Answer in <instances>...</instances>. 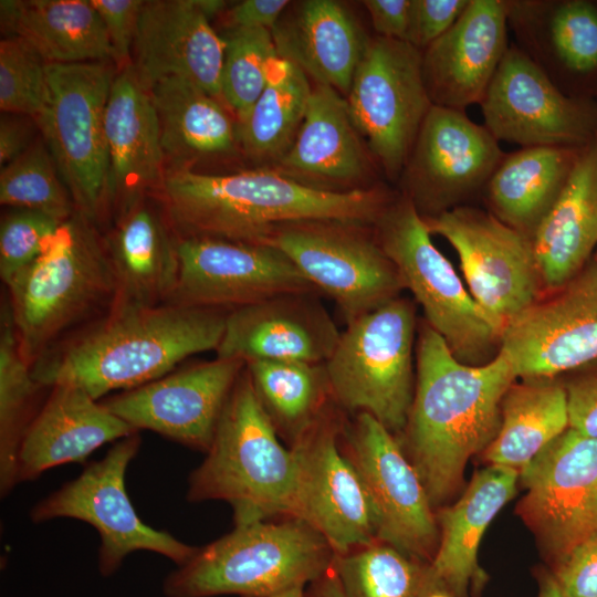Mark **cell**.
Instances as JSON below:
<instances>
[{
    "label": "cell",
    "instance_id": "17",
    "mask_svg": "<svg viewBox=\"0 0 597 597\" xmlns=\"http://www.w3.org/2000/svg\"><path fill=\"white\" fill-rule=\"evenodd\" d=\"M178 258L170 302L229 312L283 293H320L290 258L268 243L179 238Z\"/></svg>",
    "mask_w": 597,
    "mask_h": 597
},
{
    "label": "cell",
    "instance_id": "39",
    "mask_svg": "<svg viewBox=\"0 0 597 597\" xmlns=\"http://www.w3.org/2000/svg\"><path fill=\"white\" fill-rule=\"evenodd\" d=\"M43 388L22 354L8 297L0 325V490L7 495L17 485V458L23 433L36 412L35 398Z\"/></svg>",
    "mask_w": 597,
    "mask_h": 597
},
{
    "label": "cell",
    "instance_id": "31",
    "mask_svg": "<svg viewBox=\"0 0 597 597\" xmlns=\"http://www.w3.org/2000/svg\"><path fill=\"white\" fill-rule=\"evenodd\" d=\"M2 30L25 41L46 64L112 60L105 27L90 0H2Z\"/></svg>",
    "mask_w": 597,
    "mask_h": 597
},
{
    "label": "cell",
    "instance_id": "19",
    "mask_svg": "<svg viewBox=\"0 0 597 597\" xmlns=\"http://www.w3.org/2000/svg\"><path fill=\"white\" fill-rule=\"evenodd\" d=\"M504 327L500 353L515 377L553 378L597 358V263Z\"/></svg>",
    "mask_w": 597,
    "mask_h": 597
},
{
    "label": "cell",
    "instance_id": "10",
    "mask_svg": "<svg viewBox=\"0 0 597 597\" xmlns=\"http://www.w3.org/2000/svg\"><path fill=\"white\" fill-rule=\"evenodd\" d=\"M49 106L38 127L77 211L104 218L107 153L104 116L115 78L105 62L46 64Z\"/></svg>",
    "mask_w": 597,
    "mask_h": 597
},
{
    "label": "cell",
    "instance_id": "46",
    "mask_svg": "<svg viewBox=\"0 0 597 597\" xmlns=\"http://www.w3.org/2000/svg\"><path fill=\"white\" fill-rule=\"evenodd\" d=\"M470 0H411L406 42L423 51L460 18Z\"/></svg>",
    "mask_w": 597,
    "mask_h": 597
},
{
    "label": "cell",
    "instance_id": "42",
    "mask_svg": "<svg viewBox=\"0 0 597 597\" xmlns=\"http://www.w3.org/2000/svg\"><path fill=\"white\" fill-rule=\"evenodd\" d=\"M46 63L22 39L0 42V108L30 117L39 127L49 106Z\"/></svg>",
    "mask_w": 597,
    "mask_h": 597
},
{
    "label": "cell",
    "instance_id": "30",
    "mask_svg": "<svg viewBox=\"0 0 597 597\" xmlns=\"http://www.w3.org/2000/svg\"><path fill=\"white\" fill-rule=\"evenodd\" d=\"M542 284L557 290L597 248V132L578 150L558 198L533 237Z\"/></svg>",
    "mask_w": 597,
    "mask_h": 597
},
{
    "label": "cell",
    "instance_id": "47",
    "mask_svg": "<svg viewBox=\"0 0 597 597\" xmlns=\"http://www.w3.org/2000/svg\"><path fill=\"white\" fill-rule=\"evenodd\" d=\"M551 574L566 597H597V535L553 563Z\"/></svg>",
    "mask_w": 597,
    "mask_h": 597
},
{
    "label": "cell",
    "instance_id": "28",
    "mask_svg": "<svg viewBox=\"0 0 597 597\" xmlns=\"http://www.w3.org/2000/svg\"><path fill=\"white\" fill-rule=\"evenodd\" d=\"M271 32L280 59L347 95L369 40L345 6L334 0L295 2Z\"/></svg>",
    "mask_w": 597,
    "mask_h": 597
},
{
    "label": "cell",
    "instance_id": "11",
    "mask_svg": "<svg viewBox=\"0 0 597 597\" xmlns=\"http://www.w3.org/2000/svg\"><path fill=\"white\" fill-rule=\"evenodd\" d=\"M356 223L302 221L275 228L262 243L281 250L320 293L337 304L346 324L398 297L404 289L375 233Z\"/></svg>",
    "mask_w": 597,
    "mask_h": 597
},
{
    "label": "cell",
    "instance_id": "27",
    "mask_svg": "<svg viewBox=\"0 0 597 597\" xmlns=\"http://www.w3.org/2000/svg\"><path fill=\"white\" fill-rule=\"evenodd\" d=\"M135 432L139 431L81 388L51 387L50 396L23 433L17 483L34 480L61 464L82 462L103 444Z\"/></svg>",
    "mask_w": 597,
    "mask_h": 597
},
{
    "label": "cell",
    "instance_id": "40",
    "mask_svg": "<svg viewBox=\"0 0 597 597\" xmlns=\"http://www.w3.org/2000/svg\"><path fill=\"white\" fill-rule=\"evenodd\" d=\"M0 202L67 220L76 208L44 140L1 168Z\"/></svg>",
    "mask_w": 597,
    "mask_h": 597
},
{
    "label": "cell",
    "instance_id": "26",
    "mask_svg": "<svg viewBox=\"0 0 597 597\" xmlns=\"http://www.w3.org/2000/svg\"><path fill=\"white\" fill-rule=\"evenodd\" d=\"M112 217L103 235L116 282L112 307L170 302L178 282L179 237L161 202L147 193Z\"/></svg>",
    "mask_w": 597,
    "mask_h": 597
},
{
    "label": "cell",
    "instance_id": "38",
    "mask_svg": "<svg viewBox=\"0 0 597 597\" xmlns=\"http://www.w3.org/2000/svg\"><path fill=\"white\" fill-rule=\"evenodd\" d=\"M333 568L344 597H428L446 591L429 562L380 541L335 555Z\"/></svg>",
    "mask_w": 597,
    "mask_h": 597
},
{
    "label": "cell",
    "instance_id": "9",
    "mask_svg": "<svg viewBox=\"0 0 597 597\" xmlns=\"http://www.w3.org/2000/svg\"><path fill=\"white\" fill-rule=\"evenodd\" d=\"M140 442L138 432L116 441L102 460L90 463L76 479L30 511L33 523L70 517L91 524L101 540L98 569L103 576L114 574L135 551L158 553L178 567L198 551L166 531L148 526L134 509L125 489V474Z\"/></svg>",
    "mask_w": 597,
    "mask_h": 597
},
{
    "label": "cell",
    "instance_id": "21",
    "mask_svg": "<svg viewBox=\"0 0 597 597\" xmlns=\"http://www.w3.org/2000/svg\"><path fill=\"white\" fill-rule=\"evenodd\" d=\"M496 140L524 147L587 144L591 116L565 96L524 52L507 48L480 103Z\"/></svg>",
    "mask_w": 597,
    "mask_h": 597
},
{
    "label": "cell",
    "instance_id": "12",
    "mask_svg": "<svg viewBox=\"0 0 597 597\" xmlns=\"http://www.w3.org/2000/svg\"><path fill=\"white\" fill-rule=\"evenodd\" d=\"M346 100L359 135L386 174L400 176L432 107L422 51L406 41L369 40Z\"/></svg>",
    "mask_w": 597,
    "mask_h": 597
},
{
    "label": "cell",
    "instance_id": "45",
    "mask_svg": "<svg viewBox=\"0 0 597 597\" xmlns=\"http://www.w3.org/2000/svg\"><path fill=\"white\" fill-rule=\"evenodd\" d=\"M107 33L112 60L119 70L132 64L142 0H90Z\"/></svg>",
    "mask_w": 597,
    "mask_h": 597
},
{
    "label": "cell",
    "instance_id": "6",
    "mask_svg": "<svg viewBox=\"0 0 597 597\" xmlns=\"http://www.w3.org/2000/svg\"><path fill=\"white\" fill-rule=\"evenodd\" d=\"M335 552L304 521L238 525L197 553L164 580L167 597L241 595L268 597L325 574Z\"/></svg>",
    "mask_w": 597,
    "mask_h": 597
},
{
    "label": "cell",
    "instance_id": "32",
    "mask_svg": "<svg viewBox=\"0 0 597 597\" xmlns=\"http://www.w3.org/2000/svg\"><path fill=\"white\" fill-rule=\"evenodd\" d=\"M577 154L573 147L535 146L505 155L485 186L491 213L533 240Z\"/></svg>",
    "mask_w": 597,
    "mask_h": 597
},
{
    "label": "cell",
    "instance_id": "48",
    "mask_svg": "<svg viewBox=\"0 0 597 597\" xmlns=\"http://www.w3.org/2000/svg\"><path fill=\"white\" fill-rule=\"evenodd\" d=\"M566 394L568 428L597 439V375L570 383Z\"/></svg>",
    "mask_w": 597,
    "mask_h": 597
},
{
    "label": "cell",
    "instance_id": "52",
    "mask_svg": "<svg viewBox=\"0 0 597 597\" xmlns=\"http://www.w3.org/2000/svg\"><path fill=\"white\" fill-rule=\"evenodd\" d=\"M305 597H344L343 589L333 566L321 577L310 583Z\"/></svg>",
    "mask_w": 597,
    "mask_h": 597
},
{
    "label": "cell",
    "instance_id": "37",
    "mask_svg": "<svg viewBox=\"0 0 597 597\" xmlns=\"http://www.w3.org/2000/svg\"><path fill=\"white\" fill-rule=\"evenodd\" d=\"M312 93L308 76L295 64L276 59L266 86L238 125V140L252 158H282L293 144Z\"/></svg>",
    "mask_w": 597,
    "mask_h": 597
},
{
    "label": "cell",
    "instance_id": "55",
    "mask_svg": "<svg viewBox=\"0 0 597 597\" xmlns=\"http://www.w3.org/2000/svg\"><path fill=\"white\" fill-rule=\"evenodd\" d=\"M428 597H452V596L446 591H436Z\"/></svg>",
    "mask_w": 597,
    "mask_h": 597
},
{
    "label": "cell",
    "instance_id": "1",
    "mask_svg": "<svg viewBox=\"0 0 597 597\" xmlns=\"http://www.w3.org/2000/svg\"><path fill=\"white\" fill-rule=\"evenodd\" d=\"M228 311L167 302L116 306L32 365L43 387H78L95 400L156 380L185 358L216 350Z\"/></svg>",
    "mask_w": 597,
    "mask_h": 597
},
{
    "label": "cell",
    "instance_id": "41",
    "mask_svg": "<svg viewBox=\"0 0 597 597\" xmlns=\"http://www.w3.org/2000/svg\"><path fill=\"white\" fill-rule=\"evenodd\" d=\"M223 40L220 93L240 123L265 88L279 55L272 32L265 28L234 27Z\"/></svg>",
    "mask_w": 597,
    "mask_h": 597
},
{
    "label": "cell",
    "instance_id": "18",
    "mask_svg": "<svg viewBox=\"0 0 597 597\" xmlns=\"http://www.w3.org/2000/svg\"><path fill=\"white\" fill-rule=\"evenodd\" d=\"M504 156L484 125L432 105L400 175L405 196L423 218L434 217L485 187Z\"/></svg>",
    "mask_w": 597,
    "mask_h": 597
},
{
    "label": "cell",
    "instance_id": "44",
    "mask_svg": "<svg viewBox=\"0 0 597 597\" xmlns=\"http://www.w3.org/2000/svg\"><path fill=\"white\" fill-rule=\"evenodd\" d=\"M62 221L45 213L13 209L0 226V276L7 286L41 252Z\"/></svg>",
    "mask_w": 597,
    "mask_h": 597
},
{
    "label": "cell",
    "instance_id": "22",
    "mask_svg": "<svg viewBox=\"0 0 597 597\" xmlns=\"http://www.w3.org/2000/svg\"><path fill=\"white\" fill-rule=\"evenodd\" d=\"M222 0L144 1L133 45L132 66L147 90L166 77H180L221 97L224 40L210 18Z\"/></svg>",
    "mask_w": 597,
    "mask_h": 597
},
{
    "label": "cell",
    "instance_id": "50",
    "mask_svg": "<svg viewBox=\"0 0 597 597\" xmlns=\"http://www.w3.org/2000/svg\"><path fill=\"white\" fill-rule=\"evenodd\" d=\"M291 4L287 0H244L228 12L231 28L255 27L272 30Z\"/></svg>",
    "mask_w": 597,
    "mask_h": 597
},
{
    "label": "cell",
    "instance_id": "7",
    "mask_svg": "<svg viewBox=\"0 0 597 597\" xmlns=\"http://www.w3.org/2000/svg\"><path fill=\"white\" fill-rule=\"evenodd\" d=\"M375 237L395 264L404 289L421 305L426 323L469 365L492 360L504 326L465 290L451 263L431 241L422 216L406 196L390 201L374 224Z\"/></svg>",
    "mask_w": 597,
    "mask_h": 597
},
{
    "label": "cell",
    "instance_id": "4",
    "mask_svg": "<svg viewBox=\"0 0 597 597\" xmlns=\"http://www.w3.org/2000/svg\"><path fill=\"white\" fill-rule=\"evenodd\" d=\"M7 290L19 344L32 366L75 325L114 304L115 276L96 223L76 210Z\"/></svg>",
    "mask_w": 597,
    "mask_h": 597
},
{
    "label": "cell",
    "instance_id": "16",
    "mask_svg": "<svg viewBox=\"0 0 597 597\" xmlns=\"http://www.w3.org/2000/svg\"><path fill=\"white\" fill-rule=\"evenodd\" d=\"M519 513L553 563L597 535V439L567 428L520 470Z\"/></svg>",
    "mask_w": 597,
    "mask_h": 597
},
{
    "label": "cell",
    "instance_id": "53",
    "mask_svg": "<svg viewBox=\"0 0 597 597\" xmlns=\"http://www.w3.org/2000/svg\"><path fill=\"white\" fill-rule=\"evenodd\" d=\"M538 597H566L551 573H544L540 576Z\"/></svg>",
    "mask_w": 597,
    "mask_h": 597
},
{
    "label": "cell",
    "instance_id": "36",
    "mask_svg": "<svg viewBox=\"0 0 597 597\" xmlns=\"http://www.w3.org/2000/svg\"><path fill=\"white\" fill-rule=\"evenodd\" d=\"M256 397L276 432L293 443L334 400L325 363H245Z\"/></svg>",
    "mask_w": 597,
    "mask_h": 597
},
{
    "label": "cell",
    "instance_id": "20",
    "mask_svg": "<svg viewBox=\"0 0 597 597\" xmlns=\"http://www.w3.org/2000/svg\"><path fill=\"white\" fill-rule=\"evenodd\" d=\"M244 367L242 360L216 357L171 371L102 402L136 431L151 430L207 452Z\"/></svg>",
    "mask_w": 597,
    "mask_h": 597
},
{
    "label": "cell",
    "instance_id": "29",
    "mask_svg": "<svg viewBox=\"0 0 597 597\" xmlns=\"http://www.w3.org/2000/svg\"><path fill=\"white\" fill-rule=\"evenodd\" d=\"M519 479V470L490 464L474 474L454 505L436 515L440 538L430 564L452 597L475 596L484 586L479 545L491 521L514 496Z\"/></svg>",
    "mask_w": 597,
    "mask_h": 597
},
{
    "label": "cell",
    "instance_id": "5",
    "mask_svg": "<svg viewBox=\"0 0 597 597\" xmlns=\"http://www.w3.org/2000/svg\"><path fill=\"white\" fill-rule=\"evenodd\" d=\"M277 436L244 367L206 459L189 475L188 501H226L232 507L234 526L293 516L295 460Z\"/></svg>",
    "mask_w": 597,
    "mask_h": 597
},
{
    "label": "cell",
    "instance_id": "51",
    "mask_svg": "<svg viewBox=\"0 0 597 597\" xmlns=\"http://www.w3.org/2000/svg\"><path fill=\"white\" fill-rule=\"evenodd\" d=\"M30 128L15 118L1 117L0 121V166L3 168L21 156L32 144Z\"/></svg>",
    "mask_w": 597,
    "mask_h": 597
},
{
    "label": "cell",
    "instance_id": "35",
    "mask_svg": "<svg viewBox=\"0 0 597 597\" xmlns=\"http://www.w3.org/2000/svg\"><path fill=\"white\" fill-rule=\"evenodd\" d=\"M568 428L566 388L553 378L513 385L501 404V426L483 451L489 464L520 470Z\"/></svg>",
    "mask_w": 597,
    "mask_h": 597
},
{
    "label": "cell",
    "instance_id": "13",
    "mask_svg": "<svg viewBox=\"0 0 597 597\" xmlns=\"http://www.w3.org/2000/svg\"><path fill=\"white\" fill-rule=\"evenodd\" d=\"M341 438L368 496L377 541L431 563L439 545L437 517L395 434L371 415L358 412L344 422Z\"/></svg>",
    "mask_w": 597,
    "mask_h": 597
},
{
    "label": "cell",
    "instance_id": "33",
    "mask_svg": "<svg viewBox=\"0 0 597 597\" xmlns=\"http://www.w3.org/2000/svg\"><path fill=\"white\" fill-rule=\"evenodd\" d=\"M147 91L157 113L165 159L175 164L171 169L234 149L238 128L218 98L180 77L159 80Z\"/></svg>",
    "mask_w": 597,
    "mask_h": 597
},
{
    "label": "cell",
    "instance_id": "24",
    "mask_svg": "<svg viewBox=\"0 0 597 597\" xmlns=\"http://www.w3.org/2000/svg\"><path fill=\"white\" fill-rule=\"evenodd\" d=\"M510 7L470 0L455 23L422 51V74L432 105L462 111L480 104L507 50Z\"/></svg>",
    "mask_w": 597,
    "mask_h": 597
},
{
    "label": "cell",
    "instance_id": "2",
    "mask_svg": "<svg viewBox=\"0 0 597 597\" xmlns=\"http://www.w3.org/2000/svg\"><path fill=\"white\" fill-rule=\"evenodd\" d=\"M416 350L415 392L402 432L409 460L437 505L460 486L468 460L496 437L501 404L516 377L500 352L482 365L460 362L427 323Z\"/></svg>",
    "mask_w": 597,
    "mask_h": 597
},
{
    "label": "cell",
    "instance_id": "49",
    "mask_svg": "<svg viewBox=\"0 0 597 597\" xmlns=\"http://www.w3.org/2000/svg\"><path fill=\"white\" fill-rule=\"evenodd\" d=\"M363 4L378 36L406 41L411 0H365Z\"/></svg>",
    "mask_w": 597,
    "mask_h": 597
},
{
    "label": "cell",
    "instance_id": "25",
    "mask_svg": "<svg viewBox=\"0 0 597 597\" xmlns=\"http://www.w3.org/2000/svg\"><path fill=\"white\" fill-rule=\"evenodd\" d=\"M107 153L104 217L159 189L165 155L148 91L130 65L116 74L104 116Z\"/></svg>",
    "mask_w": 597,
    "mask_h": 597
},
{
    "label": "cell",
    "instance_id": "23",
    "mask_svg": "<svg viewBox=\"0 0 597 597\" xmlns=\"http://www.w3.org/2000/svg\"><path fill=\"white\" fill-rule=\"evenodd\" d=\"M316 292H294L229 311L217 357L325 363L341 336Z\"/></svg>",
    "mask_w": 597,
    "mask_h": 597
},
{
    "label": "cell",
    "instance_id": "14",
    "mask_svg": "<svg viewBox=\"0 0 597 597\" xmlns=\"http://www.w3.org/2000/svg\"><path fill=\"white\" fill-rule=\"evenodd\" d=\"M344 422L333 400L291 443L296 469L293 517L317 531L336 555L377 541L368 496L342 450Z\"/></svg>",
    "mask_w": 597,
    "mask_h": 597
},
{
    "label": "cell",
    "instance_id": "8",
    "mask_svg": "<svg viewBox=\"0 0 597 597\" xmlns=\"http://www.w3.org/2000/svg\"><path fill=\"white\" fill-rule=\"evenodd\" d=\"M415 333L413 304L399 296L347 323L325 362L336 405L402 432L415 392Z\"/></svg>",
    "mask_w": 597,
    "mask_h": 597
},
{
    "label": "cell",
    "instance_id": "15",
    "mask_svg": "<svg viewBox=\"0 0 597 597\" xmlns=\"http://www.w3.org/2000/svg\"><path fill=\"white\" fill-rule=\"evenodd\" d=\"M423 220L431 234L453 247L470 294L504 327L538 300L542 282L530 237L467 206Z\"/></svg>",
    "mask_w": 597,
    "mask_h": 597
},
{
    "label": "cell",
    "instance_id": "34",
    "mask_svg": "<svg viewBox=\"0 0 597 597\" xmlns=\"http://www.w3.org/2000/svg\"><path fill=\"white\" fill-rule=\"evenodd\" d=\"M302 175L333 180H354L366 169L359 133L347 100L335 88L316 84L297 135L280 159Z\"/></svg>",
    "mask_w": 597,
    "mask_h": 597
},
{
    "label": "cell",
    "instance_id": "3",
    "mask_svg": "<svg viewBox=\"0 0 597 597\" xmlns=\"http://www.w3.org/2000/svg\"><path fill=\"white\" fill-rule=\"evenodd\" d=\"M158 190L179 238L259 243L275 228L292 222L338 221L373 227L390 202L380 189L317 188L264 169L226 175L170 169Z\"/></svg>",
    "mask_w": 597,
    "mask_h": 597
},
{
    "label": "cell",
    "instance_id": "43",
    "mask_svg": "<svg viewBox=\"0 0 597 597\" xmlns=\"http://www.w3.org/2000/svg\"><path fill=\"white\" fill-rule=\"evenodd\" d=\"M551 40L559 60L575 72L597 67V9L585 1L562 4L551 20Z\"/></svg>",
    "mask_w": 597,
    "mask_h": 597
},
{
    "label": "cell",
    "instance_id": "54",
    "mask_svg": "<svg viewBox=\"0 0 597 597\" xmlns=\"http://www.w3.org/2000/svg\"><path fill=\"white\" fill-rule=\"evenodd\" d=\"M268 597H305L304 586L293 587Z\"/></svg>",
    "mask_w": 597,
    "mask_h": 597
}]
</instances>
